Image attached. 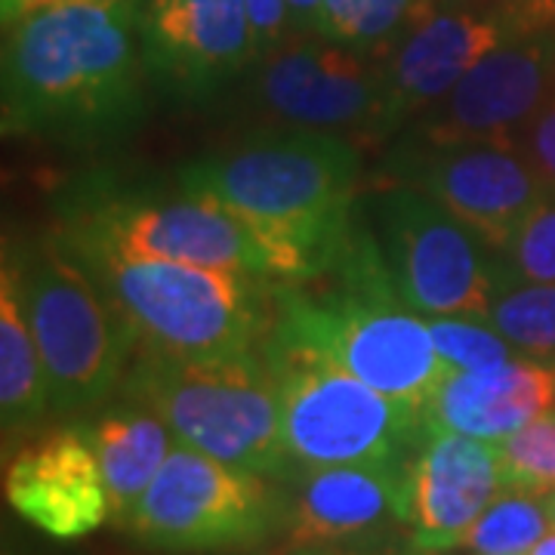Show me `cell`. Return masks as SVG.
Masks as SVG:
<instances>
[{
  "label": "cell",
  "instance_id": "cell-1",
  "mask_svg": "<svg viewBox=\"0 0 555 555\" xmlns=\"http://www.w3.org/2000/svg\"><path fill=\"white\" fill-rule=\"evenodd\" d=\"M142 0L43 7L3 25V133L100 142L142 115Z\"/></svg>",
  "mask_w": 555,
  "mask_h": 555
},
{
  "label": "cell",
  "instance_id": "cell-2",
  "mask_svg": "<svg viewBox=\"0 0 555 555\" xmlns=\"http://www.w3.org/2000/svg\"><path fill=\"white\" fill-rule=\"evenodd\" d=\"M361 152L321 130H278L179 170L185 195L244 222L275 262L278 281L337 266L352 238Z\"/></svg>",
  "mask_w": 555,
  "mask_h": 555
},
{
  "label": "cell",
  "instance_id": "cell-3",
  "mask_svg": "<svg viewBox=\"0 0 555 555\" xmlns=\"http://www.w3.org/2000/svg\"><path fill=\"white\" fill-rule=\"evenodd\" d=\"M324 275L337 284L324 278H315L321 287L278 284L266 343L327 358L426 423L451 367L436 352L429 318L398 299L364 225H352L346 250Z\"/></svg>",
  "mask_w": 555,
  "mask_h": 555
},
{
  "label": "cell",
  "instance_id": "cell-4",
  "mask_svg": "<svg viewBox=\"0 0 555 555\" xmlns=\"http://www.w3.org/2000/svg\"><path fill=\"white\" fill-rule=\"evenodd\" d=\"M56 238L96 278L130 324L139 349L173 358H225L259 352L269 337L272 297L281 281L167 259H137L60 232Z\"/></svg>",
  "mask_w": 555,
  "mask_h": 555
},
{
  "label": "cell",
  "instance_id": "cell-5",
  "mask_svg": "<svg viewBox=\"0 0 555 555\" xmlns=\"http://www.w3.org/2000/svg\"><path fill=\"white\" fill-rule=\"evenodd\" d=\"M120 396L158 414L179 444L250 469L287 476L291 456L281 426V389L266 352L173 358L137 349Z\"/></svg>",
  "mask_w": 555,
  "mask_h": 555
},
{
  "label": "cell",
  "instance_id": "cell-6",
  "mask_svg": "<svg viewBox=\"0 0 555 555\" xmlns=\"http://www.w3.org/2000/svg\"><path fill=\"white\" fill-rule=\"evenodd\" d=\"M22 294L50 383V411L78 414L120 389L139 343L96 278L56 235L20 254Z\"/></svg>",
  "mask_w": 555,
  "mask_h": 555
},
{
  "label": "cell",
  "instance_id": "cell-7",
  "mask_svg": "<svg viewBox=\"0 0 555 555\" xmlns=\"http://www.w3.org/2000/svg\"><path fill=\"white\" fill-rule=\"evenodd\" d=\"M262 352L281 389L287 456L302 469L404 463L426 436L423 416L334 361L275 343H262Z\"/></svg>",
  "mask_w": 555,
  "mask_h": 555
},
{
  "label": "cell",
  "instance_id": "cell-8",
  "mask_svg": "<svg viewBox=\"0 0 555 555\" xmlns=\"http://www.w3.org/2000/svg\"><path fill=\"white\" fill-rule=\"evenodd\" d=\"M398 299L423 318L488 315L500 259L469 225L414 185L371 198L364 222Z\"/></svg>",
  "mask_w": 555,
  "mask_h": 555
},
{
  "label": "cell",
  "instance_id": "cell-9",
  "mask_svg": "<svg viewBox=\"0 0 555 555\" xmlns=\"http://www.w3.org/2000/svg\"><path fill=\"white\" fill-rule=\"evenodd\" d=\"M60 235L137 259H167L278 281L269 250L244 222L182 189L173 198L112 185L83 189L65 204Z\"/></svg>",
  "mask_w": 555,
  "mask_h": 555
},
{
  "label": "cell",
  "instance_id": "cell-10",
  "mask_svg": "<svg viewBox=\"0 0 555 555\" xmlns=\"http://www.w3.org/2000/svg\"><path fill=\"white\" fill-rule=\"evenodd\" d=\"M278 518L266 476L177 441L120 531L160 553H225L257 546Z\"/></svg>",
  "mask_w": 555,
  "mask_h": 555
},
{
  "label": "cell",
  "instance_id": "cell-11",
  "mask_svg": "<svg viewBox=\"0 0 555 555\" xmlns=\"http://www.w3.org/2000/svg\"><path fill=\"white\" fill-rule=\"evenodd\" d=\"M257 105L291 130L386 139L392 124L389 87L379 60H364L337 40L284 38L259 56Z\"/></svg>",
  "mask_w": 555,
  "mask_h": 555
},
{
  "label": "cell",
  "instance_id": "cell-12",
  "mask_svg": "<svg viewBox=\"0 0 555 555\" xmlns=\"http://www.w3.org/2000/svg\"><path fill=\"white\" fill-rule=\"evenodd\" d=\"M401 185H414L469 225L491 250L513 238L521 217L546 195L516 142H426L396 158Z\"/></svg>",
  "mask_w": 555,
  "mask_h": 555
},
{
  "label": "cell",
  "instance_id": "cell-13",
  "mask_svg": "<svg viewBox=\"0 0 555 555\" xmlns=\"http://www.w3.org/2000/svg\"><path fill=\"white\" fill-rule=\"evenodd\" d=\"M555 93V25L516 28L423 115L426 142H518Z\"/></svg>",
  "mask_w": 555,
  "mask_h": 555
},
{
  "label": "cell",
  "instance_id": "cell-14",
  "mask_svg": "<svg viewBox=\"0 0 555 555\" xmlns=\"http://www.w3.org/2000/svg\"><path fill=\"white\" fill-rule=\"evenodd\" d=\"M516 28L525 25L491 7H438L436 0H416L401 31L379 50L396 130L408 118L436 108L473 65Z\"/></svg>",
  "mask_w": 555,
  "mask_h": 555
},
{
  "label": "cell",
  "instance_id": "cell-15",
  "mask_svg": "<svg viewBox=\"0 0 555 555\" xmlns=\"http://www.w3.org/2000/svg\"><path fill=\"white\" fill-rule=\"evenodd\" d=\"M149 75L179 96H210L257 60L247 0H142Z\"/></svg>",
  "mask_w": 555,
  "mask_h": 555
},
{
  "label": "cell",
  "instance_id": "cell-16",
  "mask_svg": "<svg viewBox=\"0 0 555 555\" xmlns=\"http://www.w3.org/2000/svg\"><path fill=\"white\" fill-rule=\"evenodd\" d=\"M3 496L25 521L60 540L90 534L112 518L87 429H50L7 454Z\"/></svg>",
  "mask_w": 555,
  "mask_h": 555
},
{
  "label": "cell",
  "instance_id": "cell-17",
  "mask_svg": "<svg viewBox=\"0 0 555 555\" xmlns=\"http://www.w3.org/2000/svg\"><path fill=\"white\" fill-rule=\"evenodd\" d=\"M506 491L494 441L429 429L408 460V509L420 550H456Z\"/></svg>",
  "mask_w": 555,
  "mask_h": 555
},
{
  "label": "cell",
  "instance_id": "cell-18",
  "mask_svg": "<svg viewBox=\"0 0 555 555\" xmlns=\"http://www.w3.org/2000/svg\"><path fill=\"white\" fill-rule=\"evenodd\" d=\"M408 460L306 469L281 513L287 546L294 553L315 546H352L374 540L396 521L411 525Z\"/></svg>",
  "mask_w": 555,
  "mask_h": 555
},
{
  "label": "cell",
  "instance_id": "cell-19",
  "mask_svg": "<svg viewBox=\"0 0 555 555\" xmlns=\"http://www.w3.org/2000/svg\"><path fill=\"white\" fill-rule=\"evenodd\" d=\"M555 411V367L509 358L481 371H456L441 383L426 411V433L448 429L500 441Z\"/></svg>",
  "mask_w": 555,
  "mask_h": 555
},
{
  "label": "cell",
  "instance_id": "cell-20",
  "mask_svg": "<svg viewBox=\"0 0 555 555\" xmlns=\"http://www.w3.org/2000/svg\"><path fill=\"white\" fill-rule=\"evenodd\" d=\"M50 411V383L25 312L20 254L3 247L0 269V423L3 441L35 429Z\"/></svg>",
  "mask_w": 555,
  "mask_h": 555
},
{
  "label": "cell",
  "instance_id": "cell-21",
  "mask_svg": "<svg viewBox=\"0 0 555 555\" xmlns=\"http://www.w3.org/2000/svg\"><path fill=\"white\" fill-rule=\"evenodd\" d=\"M87 436L100 456L108 509L120 528V521L133 513V506L149 491L170 451L177 448V436L158 414L139 408L133 401L102 414L93 429H87Z\"/></svg>",
  "mask_w": 555,
  "mask_h": 555
},
{
  "label": "cell",
  "instance_id": "cell-22",
  "mask_svg": "<svg viewBox=\"0 0 555 555\" xmlns=\"http://www.w3.org/2000/svg\"><path fill=\"white\" fill-rule=\"evenodd\" d=\"M485 318L518 356L555 367V284L500 275Z\"/></svg>",
  "mask_w": 555,
  "mask_h": 555
},
{
  "label": "cell",
  "instance_id": "cell-23",
  "mask_svg": "<svg viewBox=\"0 0 555 555\" xmlns=\"http://www.w3.org/2000/svg\"><path fill=\"white\" fill-rule=\"evenodd\" d=\"M550 525L543 496L503 491L466 531L460 550L473 555H531Z\"/></svg>",
  "mask_w": 555,
  "mask_h": 555
},
{
  "label": "cell",
  "instance_id": "cell-24",
  "mask_svg": "<svg viewBox=\"0 0 555 555\" xmlns=\"http://www.w3.org/2000/svg\"><path fill=\"white\" fill-rule=\"evenodd\" d=\"M414 3L416 0H321L315 35L361 53H374L401 31Z\"/></svg>",
  "mask_w": 555,
  "mask_h": 555
},
{
  "label": "cell",
  "instance_id": "cell-25",
  "mask_svg": "<svg viewBox=\"0 0 555 555\" xmlns=\"http://www.w3.org/2000/svg\"><path fill=\"white\" fill-rule=\"evenodd\" d=\"M494 444L506 491L531 496L555 494V411Z\"/></svg>",
  "mask_w": 555,
  "mask_h": 555
},
{
  "label": "cell",
  "instance_id": "cell-26",
  "mask_svg": "<svg viewBox=\"0 0 555 555\" xmlns=\"http://www.w3.org/2000/svg\"><path fill=\"white\" fill-rule=\"evenodd\" d=\"M496 259L503 278L555 284V189H546L521 217L513 238L496 250Z\"/></svg>",
  "mask_w": 555,
  "mask_h": 555
},
{
  "label": "cell",
  "instance_id": "cell-27",
  "mask_svg": "<svg viewBox=\"0 0 555 555\" xmlns=\"http://www.w3.org/2000/svg\"><path fill=\"white\" fill-rule=\"evenodd\" d=\"M429 334L436 343V352L441 361L456 371H481V367H494L503 364L516 349L506 339L496 334L488 318L478 315H441L429 318Z\"/></svg>",
  "mask_w": 555,
  "mask_h": 555
},
{
  "label": "cell",
  "instance_id": "cell-28",
  "mask_svg": "<svg viewBox=\"0 0 555 555\" xmlns=\"http://www.w3.org/2000/svg\"><path fill=\"white\" fill-rule=\"evenodd\" d=\"M518 149L525 152V158L531 160L540 179L555 189V93L550 102L537 112V118L525 127V133L518 137Z\"/></svg>",
  "mask_w": 555,
  "mask_h": 555
},
{
  "label": "cell",
  "instance_id": "cell-29",
  "mask_svg": "<svg viewBox=\"0 0 555 555\" xmlns=\"http://www.w3.org/2000/svg\"><path fill=\"white\" fill-rule=\"evenodd\" d=\"M247 16H250V31L257 43V60L278 47L291 31L287 0H247Z\"/></svg>",
  "mask_w": 555,
  "mask_h": 555
},
{
  "label": "cell",
  "instance_id": "cell-30",
  "mask_svg": "<svg viewBox=\"0 0 555 555\" xmlns=\"http://www.w3.org/2000/svg\"><path fill=\"white\" fill-rule=\"evenodd\" d=\"M62 3H102V0H0V13H3V25L22 20L35 10L43 7H62Z\"/></svg>",
  "mask_w": 555,
  "mask_h": 555
},
{
  "label": "cell",
  "instance_id": "cell-31",
  "mask_svg": "<svg viewBox=\"0 0 555 555\" xmlns=\"http://www.w3.org/2000/svg\"><path fill=\"white\" fill-rule=\"evenodd\" d=\"M287 10H291V31L294 35L315 31L321 0H287Z\"/></svg>",
  "mask_w": 555,
  "mask_h": 555
},
{
  "label": "cell",
  "instance_id": "cell-32",
  "mask_svg": "<svg viewBox=\"0 0 555 555\" xmlns=\"http://www.w3.org/2000/svg\"><path fill=\"white\" fill-rule=\"evenodd\" d=\"M294 555H386L383 550H356V546H315V550H297Z\"/></svg>",
  "mask_w": 555,
  "mask_h": 555
},
{
  "label": "cell",
  "instance_id": "cell-33",
  "mask_svg": "<svg viewBox=\"0 0 555 555\" xmlns=\"http://www.w3.org/2000/svg\"><path fill=\"white\" fill-rule=\"evenodd\" d=\"M531 555H555V534H546L540 543H537Z\"/></svg>",
  "mask_w": 555,
  "mask_h": 555
},
{
  "label": "cell",
  "instance_id": "cell-34",
  "mask_svg": "<svg viewBox=\"0 0 555 555\" xmlns=\"http://www.w3.org/2000/svg\"><path fill=\"white\" fill-rule=\"evenodd\" d=\"M543 506H546V516H550V521H553L555 528V494L543 496Z\"/></svg>",
  "mask_w": 555,
  "mask_h": 555
},
{
  "label": "cell",
  "instance_id": "cell-35",
  "mask_svg": "<svg viewBox=\"0 0 555 555\" xmlns=\"http://www.w3.org/2000/svg\"><path fill=\"white\" fill-rule=\"evenodd\" d=\"M3 555H16V553H10V550H3Z\"/></svg>",
  "mask_w": 555,
  "mask_h": 555
}]
</instances>
